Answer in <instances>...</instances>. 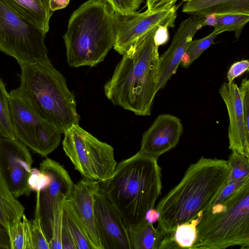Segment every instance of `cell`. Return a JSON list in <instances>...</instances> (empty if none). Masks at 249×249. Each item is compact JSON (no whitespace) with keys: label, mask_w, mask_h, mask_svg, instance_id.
Instances as JSON below:
<instances>
[{"label":"cell","mask_w":249,"mask_h":249,"mask_svg":"<svg viewBox=\"0 0 249 249\" xmlns=\"http://www.w3.org/2000/svg\"><path fill=\"white\" fill-rule=\"evenodd\" d=\"M227 160L201 157L190 164L181 181L158 203V226L165 234L190 222L208 209L227 183Z\"/></svg>","instance_id":"6da1fadb"},{"label":"cell","mask_w":249,"mask_h":249,"mask_svg":"<svg viewBox=\"0 0 249 249\" xmlns=\"http://www.w3.org/2000/svg\"><path fill=\"white\" fill-rule=\"evenodd\" d=\"M156 28L131 47L117 65L105 85L106 96L115 106L136 115L151 114L158 89L159 47L154 42Z\"/></svg>","instance_id":"7a4b0ae2"},{"label":"cell","mask_w":249,"mask_h":249,"mask_svg":"<svg viewBox=\"0 0 249 249\" xmlns=\"http://www.w3.org/2000/svg\"><path fill=\"white\" fill-rule=\"evenodd\" d=\"M99 183L127 227L141 222L154 208L162 189L161 168L157 159L138 152L120 162L112 175Z\"/></svg>","instance_id":"3957f363"},{"label":"cell","mask_w":249,"mask_h":249,"mask_svg":"<svg viewBox=\"0 0 249 249\" xmlns=\"http://www.w3.org/2000/svg\"><path fill=\"white\" fill-rule=\"evenodd\" d=\"M20 68V84L15 89L33 111L61 134L79 124L74 96L49 57Z\"/></svg>","instance_id":"277c9868"},{"label":"cell","mask_w":249,"mask_h":249,"mask_svg":"<svg viewBox=\"0 0 249 249\" xmlns=\"http://www.w3.org/2000/svg\"><path fill=\"white\" fill-rule=\"evenodd\" d=\"M116 14L105 0H89L74 11L63 38L70 66L93 67L114 46Z\"/></svg>","instance_id":"5b68a950"},{"label":"cell","mask_w":249,"mask_h":249,"mask_svg":"<svg viewBox=\"0 0 249 249\" xmlns=\"http://www.w3.org/2000/svg\"><path fill=\"white\" fill-rule=\"evenodd\" d=\"M249 249V182L205 211L190 249Z\"/></svg>","instance_id":"8992f818"},{"label":"cell","mask_w":249,"mask_h":249,"mask_svg":"<svg viewBox=\"0 0 249 249\" xmlns=\"http://www.w3.org/2000/svg\"><path fill=\"white\" fill-rule=\"evenodd\" d=\"M46 35L6 0H0V52L20 67L49 57Z\"/></svg>","instance_id":"52a82bcc"},{"label":"cell","mask_w":249,"mask_h":249,"mask_svg":"<svg viewBox=\"0 0 249 249\" xmlns=\"http://www.w3.org/2000/svg\"><path fill=\"white\" fill-rule=\"evenodd\" d=\"M63 149L85 178L103 182L113 174L117 165L114 149L90 133L73 124L64 133Z\"/></svg>","instance_id":"ba28073f"},{"label":"cell","mask_w":249,"mask_h":249,"mask_svg":"<svg viewBox=\"0 0 249 249\" xmlns=\"http://www.w3.org/2000/svg\"><path fill=\"white\" fill-rule=\"evenodd\" d=\"M9 94L11 121L16 139L35 153L46 157L59 145L61 133L33 111L15 89Z\"/></svg>","instance_id":"9c48e42d"},{"label":"cell","mask_w":249,"mask_h":249,"mask_svg":"<svg viewBox=\"0 0 249 249\" xmlns=\"http://www.w3.org/2000/svg\"><path fill=\"white\" fill-rule=\"evenodd\" d=\"M178 5L156 10L147 9L122 15L116 14V36L113 48L123 55L154 29L160 25L175 26Z\"/></svg>","instance_id":"30bf717a"},{"label":"cell","mask_w":249,"mask_h":249,"mask_svg":"<svg viewBox=\"0 0 249 249\" xmlns=\"http://www.w3.org/2000/svg\"><path fill=\"white\" fill-rule=\"evenodd\" d=\"M39 170L48 173L51 177L49 185L36 192V200L41 226L49 242L52 236L56 210L70 197L74 183L64 167L50 158H46L40 163Z\"/></svg>","instance_id":"8fae6325"},{"label":"cell","mask_w":249,"mask_h":249,"mask_svg":"<svg viewBox=\"0 0 249 249\" xmlns=\"http://www.w3.org/2000/svg\"><path fill=\"white\" fill-rule=\"evenodd\" d=\"M33 159L27 147L17 139L0 138V171L16 197L29 196Z\"/></svg>","instance_id":"7c38bea8"},{"label":"cell","mask_w":249,"mask_h":249,"mask_svg":"<svg viewBox=\"0 0 249 249\" xmlns=\"http://www.w3.org/2000/svg\"><path fill=\"white\" fill-rule=\"evenodd\" d=\"M94 198L95 223L101 249H130L126 227L99 185Z\"/></svg>","instance_id":"4fadbf2b"},{"label":"cell","mask_w":249,"mask_h":249,"mask_svg":"<svg viewBox=\"0 0 249 249\" xmlns=\"http://www.w3.org/2000/svg\"><path fill=\"white\" fill-rule=\"evenodd\" d=\"M183 132V125L179 118L169 114L159 115L143 133L139 152L158 159L177 145Z\"/></svg>","instance_id":"5bb4252c"},{"label":"cell","mask_w":249,"mask_h":249,"mask_svg":"<svg viewBox=\"0 0 249 249\" xmlns=\"http://www.w3.org/2000/svg\"><path fill=\"white\" fill-rule=\"evenodd\" d=\"M204 17L191 16L183 20L167 50L159 57V90L163 89L176 74L183 55L196 32L203 25Z\"/></svg>","instance_id":"9a60e30c"},{"label":"cell","mask_w":249,"mask_h":249,"mask_svg":"<svg viewBox=\"0 0 249 249\" xmlns=\"http://www.w3.org/2000/svg\"><path fill=\"white\" fill-rule=\"evenodd\" d=\"M219 93L229 118V149L249 157V130L247 128L238 86L234 82L221 85Z\"/></svg>","instance_id":"2e32d148"},{"label":"cell","mask_w":249,"mask_h":249,"mask_svg":"<svg viewBox=\"0 0 249 249\" xmlns=\"http://www.w3.org/2000/svg\"><path fill=\"white\" fill-rule=\"evenodd\" d=\"M99 185V181L85 178L82 179L73 184L69 197L96 249H102L94 215V195Z\"/></svg>","instance_id":"e0dca14e"},{"label":"cell","mask_w":249,"mask_h":249,"mask_svg":"<svg viewBox=\"0 0 249 249\" xmlns=\"http://www.w3.org/2000/svg\"><path fill=\"white\" fill-rule=\"evenodd\" d=\"M182 12L192 16L249 14V0H187Z\"/></svg>","instance_id":"ac0fdd59"},{"label":"cell","mask_w":249,"mask_h":249,"mask_svg":"<svg viewBox=\"0 0 249 249\" xmlns=\"http://www.w3.org/2000/svg\"><path fill=\"white\" fill-rule=\"evenodd\" d=\"M130 249H160L164 231L155 228L145 218L138 224L126 227Z\"/></svg>","instance_id":"d6986e66"},{"label":"cell","mask_w":249,"mask_h":249,"mask_svg":"<svg viewBox=\"0 0 249 249\" xmlns=\"http://www.w3.org/2000/svg\"><path fill=\"white\" fill-rule=\"evenodd\" d=\"M28 20L45 35L49 30V21L53 12L50 0H6Z\"/></svg>","instance_id":"ffe728a7"},{"label":"cell","mask_w":249,"mask_h":249,"mask_svg":"<svg viewBox=\"0 0 249 249\" xmlns=\"http://www.w3.org/2000/svg\"><path fill=\"white\" fill-rule=\"evenodd\" d=\"M25 208L9 190L0 171V222L8 228L21 219Z\"/></svg>","instance_id":"44dd1931"},{"label":"cell","mask_w":249,"mask_h":249,"mask_svg":"<svg viewBox=\"0 0 249 249\" xmlns=\"http://www.w3.org/2000/svg\"><path fill=\"white\" fill-rule=\"evenodd\" d=\"M204 17L203 25L214 27L219 34L225 31L235 32L238 39L241 32L249 20V14H212Z\"/></svg>","instance_id":"7402d4cb"},{"label":"cell","mask_w":249,"mask_h":249,"mask_svg":"<svg viewBox=\"0 0 249 249\" xmlns=\"http://www.w3.org/2000/svg\"><path fill=\"white\" fill-rule=\"evenodd\" d=\"M63 215L76 249H96L87 232L74 211L69 198L65 200Z\"/></svg>","instance_id":"603a6c76"},{"label":"cell","mask_w":249,"mask_h":249,"mask_svg":"<svg viewBox=\"0 0 249 249\" xmlns=\"http://www.w3.org/2000/svg\"><path fill=\"white\" fill-rule=\"evenodd\" d=\"M10 249H33L30 229V221L23 214L21 220L8 229Z\"/></svg>","instance_id":"cb8c5ba5"},{"label":"cell","mask_w":249,"mask_h":249,"mask_svg":"<svg viewBox=\"0 0 249 249\" xmlns=\"http://www.w3.org/2000/svg\"><path fill=\"white\" fill-rule=\"evenodd\" d=\"M9 94L0 77V138L17 139L13 128L9 106Z\"/></svg>","instance_id":"d4e9b609"},{"label":"cell","mask_w":249,"mask_h":249,"mask_svg":"<svg viewBox=\"0 0 249 249\" xmlns=\"http://www.w3.org/2000/svg\"><path fill=\"white\" fill-rule=\"evenodd\" d=\"M218 35L217 32L213 30L202 38L192 40L183 55L179 65L185 68L190 67L204 51L213 43L215 38Z\"/></svg>","instance_id":"484cf974"},{"label":"cell","mask_w":249,"mask_h":249,"mask_svg":"<svg viewBox=\"0 0 249 249\" xmlns=\"http://www.w3.org/2000/svg\"><path fill=\"white\" fill-rule=\"evenodd\" d=\"M202 213L188 222L178 225L173 231V238L179 249H188L192 246L196 237V226Z\"/></svg>","instance_id":"4316f807"},{"label":"cell","mask_w":249,"mask_h":249,"mask_svg":"<svg viewBox=\"0 0 249 249\" xmlns=\"http://www.w3.org/2000/svg\"><path fill=\"white\" fill-rule=\"evenodd\" d=\"M231 151L227 160L230 172L227 182L241 179L249 176V157L235 151Z\"/></svg>","instance_id":"83f0119b"},{"label":"cell","mask_w":249,"mask_h":249,"mask_svg":"<svg viewBox=\"0 0 249 249\" xmlns=\"http://www.w3.org/2000/svg\"><path fill=\"white\" fill-rule=\"evenodd\" d=\"M33 249H50L49 243L43 230L38 205L36 204L35 218L30 221Z\"/></svg>","instance_id":"f1b7e54d"},{"label":"cell","mask_w":249,"mask_h":249,"mask_svg":"<svg viewBox=\"0 0 249 249\" xmlns=\"http://www.w3.org/2000/svg\"><path fill=\"white\" fill-rule=\"evenodd\" d=\"M64 202L58 207L55 213L52 236L49 242L50 249H62L61 230Z\"/></svg>","instance_id":"f546056e"},{"label":"cell","mask_w":249,"mask_h":249,"mask_svg":"<svg viewBox=\"0 0 249 249\" xmlns=\"http://www.w3.org/2000/svg\"><path fill=\"white\" fill-rule=\"evenodd\" d=\"M111 7L114 12L125 15L136 11L143 0H105Z\"/></svg>","instance_id":"4dcf8cb0"},{"label":"cell","mask_w":249,"mask_h":249,"mask_svg":"<svg viewBox=\"0 0 249 249\" xmlns=\"http://www.w3.org/2000/svg\"><path fill=\"white\" fill-rule=\"evenodd\" d=\"M51 177L47 172L40 171L36 168L31 169L28 184L31 191H41L50 183Z\"/></svg>","instance_id":"1f68e13d"},{"label":"cell","mask_w":249,"mask_h":249,"mask_svg":"<svg viewBox=\"0 0 249 249\" xmlns=\"http://www.w3.org/2000/svg\"><path fill=\"white\" fill-rule=\"evenodd\" d=\"M248 182H249V176L241 179L227 182L214 200L213 204L222 202Z\"/></svg>","instance_id":"d6a6232c"},{"label":"cell","mask_w":249,"mask_h":249,"mask_svg":"<svg viewBox=\"0 0 249 249\" xmlns=\"http://www.w3.org/2000/svg\"><path fill=\"white\" fill-rule=\"evenodd\" d=\"M247 128L249 130V80L242 79L238 87Z\"/></svg>","instance_id":"836d02e7"},{"label":"cell","mask_w":249,"mask_h":249,"mask_svg":"<svg viewBox=\"0 0 249 249\" xmlns=\"http://www.w3.org/2000/svg\"><path fill=\"white\" fill-rule=\"evenodd\" d=\"M249 61L243 60L233 63L229 69L227 73L228 82L231 83L249 70Z\"/></svg>","instance_id":"e575fe53"},{"label":"cell","mask_w":249,"mask_h":249,"mask_svg":"<svg viewBox=\"0 0 249 249\" xmlns=\"http://www.w3.org/2000/svg\"><path fill=\"white\" fill-rule=\"evenodd\" d=\"M61 245L62 249H76L66 219L63 215V213L61 230Z\"/></svg>","instance_id":"d590c367"},{"label":"cell","mask_w":249,"mask_h":249,"mask_svg":"<svg viewBox=\"0 0 249 249\" xmlns=\"http://www.w3.org/2000/svg\"><path fill=\"white\" fill-rule=\"evenodd\" d=\"M168 25H160L156 30L154 40L155 44L159 47L165 44L169 40Z\"/></svg>","instance_id":"8d00e7d4"},{"label":"cell","mask_w":249,"mask_h":249,"mask_svg":"<svg viewBox=\"0 0 249 249\" xmlns=\"http://www.w3.org/2000/svg\"><path fill=\"white\" fill-rule=\"evenodd\" d=\"M178 0H146V6L149 10L168 8L176 4Z\"/></svg>","instance_id":"74e56055"},{"label":"cell","mask_w":249,"mask_h":249,"mask_svg":"<svg viewBox=\"0 0 249 249\" xmlns=\"http://www.w3.org/2000/svg\"><path fill=\"white\" fill-rule=\"evenodd\" d=\"M0 249H10V244L6 228L0 222Z\"/></svg>","instance_id":"f35d334b"},{"label":"cell","mask_w":249,"mask_h":249,"mask_svg":"<svg viewBox=\"0 0 249 249\" xmlns=\"http://www.w3.org/2000/svg\"><path fill=\"white\" fill-rule=\"evenodd\" d=\"M70 0H50V8L51 11L63 9L69 4Z\"/></svg>","instance_id":"ab89813d"},{"label":"cell","mask_w":249,"mask_h":249,"mask_svg":"<svg viewBox=\"0 0 249 249\" xmlns=\"http://www.w3.org/2000/svg\"><path fill=\"white\" fill-rule=\"evenodd\" d=\"M160 214L154 208L148 210L146 213L145 218L146 220L151 224L158 221Z\"/></svg>","instance_id":"60d3db41"},{"label":"cell","mask_w":249,"mask_h":249,"mask_svg":"<svg viewBox=\"0 0 249 249\" xmlns=\"http://www.w3.org/2000/svg\"><path fill=\"white\" fill-rule=\"evenodd\" d=\"M187 0H182L183 2H185V1H186Z\"/></svg>","instance_id":"b9f144b4"}]
</instances>
